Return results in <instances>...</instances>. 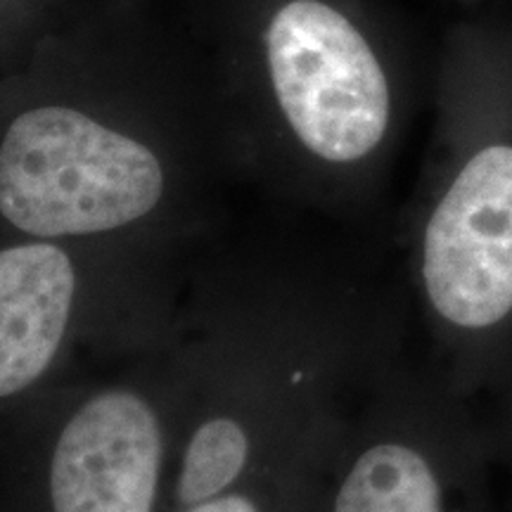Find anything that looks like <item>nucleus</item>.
I'll return each instance as SVG.
<instances>
[{
  "label": "nucleus",
  "mask_w": 512,
  "mask_h": 512,
  "mask_svg": "<svg viewBox=\"0 0 512 512\" xmlns=\"http://www.w3.org/2000/svg\"><path fill=\"white\" fill-rule=\"evenodd\" d=\"M477 403L482 408L494 460L512 472V342Z\"/></svg>",
  "instance_id": "8"
},
{
  "label": "nucleus",
  "mask_w": 512,
  "mask_h": 512,
  "mask_svg": "<svg viewBox=\"0 0 512 512\" xmlns=\"http://www.w3.org/2000/svg\"><path fill=\"white\" fill-rule=\"evenodd\" d=\"M162 432L145 399L126 389L93 396L72 415L50 460L55 512H152Z\"/></svg>",
  "instance_id": "5"
},
{
  "label": "nucleus",
  "mask_w": 512,
  "mask_h": 512,
  "mask_svg": "<svg viewBox=\"0 0 512 512\" xmlns=\"http://www.w3.org/2000/svg\"><path fill=\"white\" fill-rule=\"evenodd\" d=\"M271 81L306 152L356 166L380 150L394 117L392 81L351 19L325 0H290L266 31Z\"/></svg>",
  "instance_id": "3"
},
{
  "label": "nucleus",
  "mask_w": 512,
  "mask_h": 512,
  "mask_svg": "<svg viewBox=\"0 0 512 512\" xmlns=\"http://www.w3.org/2000/svg\"><path fill=\"white\" fill-rule=\"evenodd\" d=\"M401 420L351 456L332 512H458L484 494L496 460L477 401L437 370Z\"/></svg>",
  "instance_id": "4"
},
{
  "label": "nucleus",
  "mask_w": 512,
  "mask_h": 512,
  "mask_svg": "<svg viewBox=\"0 0 512 512\" xmlns=\"http://www.w3.org/2000/svg\"><path fill=\"white\" fill-rule=\"evenodd\" d=\"M249 456L247 434L235 420L214 418L197 427L183 458L176 498L188 508L214 501L233 484Z\"/></svg>",
  "instance_id": "7"
},
{
  "label": "nucleus",
  "mask_w": 512,
  "mask_h": 512,
  "mask_svg": "<svg viewBox=\"0 0 512 512\" xmlns=\"http://www.w3.org/2000/svg\"><path fill=\"white\" fill-rule=\"evenodd\" d=\"M164 190L138 140L69 107H36L0 143V214L22 233L64 238L143 219Z\"/></svg>",
  "instance_id": "2"
},
{
  "label": "nucleus",
  "mask_w": 512,
  "mask_h": 512,
  "mask_svg": "<svg viewBox=\"0 0 512 512\" xmlns=\"http://www.w3.org/2000/svg\"><path fill=\"white\" fill-rule=\"evenodd\" d=\"M76 275L50 242L0 249V401L41 380L72 316Z\"/></svg>",
  "instance_id": "6"
},
{
  "label": "nucleus",
  "mask_w": 512,
  "mask_h": 512,
  "mask_svg": "<svg viewBox=\"0 0 512 512\" xmlns=\"http://www.w3.org/2000/svg\"><path fill=\"white\" fill-rule=\"evenodd\" d=\"M185 512H259L252 501L242 496H228V498H214L195 508H188Z\"/></svg>",
  "instance_id": "9"
},
{
  "label": "nucleus",
  "mask_w": 512,
  "mask_h": 512,
  "mask_svg": "<svg viewBox=\"0 0 512 512\" xmlns=\"http://www.w3.org/2000/svg\"><path fill=\"white\" fill-rule=\"evenodd\" d=\"M446 157L415 275L441 373L477 401L512 342V34L472 29L448 91Z\"/></svg>",
  "instance_id": "1"
}]
</instances>
